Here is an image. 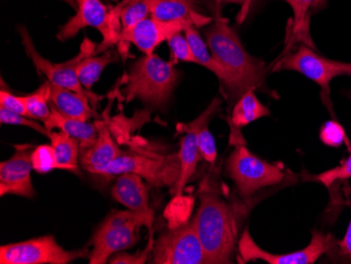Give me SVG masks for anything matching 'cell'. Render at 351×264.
Listing matches in <instances>:
<instances>
[{"mask_svg": "<svg viewBox=\"0 0 351 264\" xmlns=\"http://www.w3.org/2000/svg\"><path fill=\"white\" fill-rule=\"evenodd\" d=\"M154 239L153 234H151V238H149V244H147V248H145L143 251H139L136 253L135 255H129V254L121 253L117 254V255H113L108 260V263L112 264H143L149 259V253L153 252L154 250Z\"/></svg>", "mask_w": 351, "mask_h": 264, "instance_id": "35", "label": "cell"}, {"mask_svg": "<svg viewBox=\"0 0 351 264\" xmlns=\"http://www.w3.org/2000/svg\"><path fill=\"white\" fill-rule=\"evenodd\" d=\"M184 34L191 45V51L194 53L197 64L208 69L218 77L230 96V102L236 104L239 99L238 90L232 75L213 56L206 41L203 40L195 25H189L184 29Z\"/></svg>", "mask_w": 351, "mask_h": 264, "instance_id": "17", "label": "cell"}, {"mask_svg": "<svg viewBox=\"0 0 351 264\" xmlns=\"http://www.w3.org/2000/svg\"><path fill=\"white\" fill-rule=\"evenodd\" d=\"M88 251H66L52 235L43 236L0 248L1 264H68L86 258Z\"/></svg>", "mask_w": 351, "mask_h": 264, "instance_id": "9", "label": "cell"}, {"mask_svg": "<svg viewBox=\"0 0 351 264\" xmlns=\"http://www.w3.org/2000/svg\"><path fill=\"white\" fill-rule=\"evenodd\" d=\"M153 254L155 264H210L193 219L162 234Z\"/></svg>", "mask_w": 351, "mask_h": 264, "instance_id": "8", "label": "cell"}, {"mask_svg": "<svg viewBox=\"0 0 351 264\" xmlns=\"http://www.w3.org/2000/svg\"><path fill=\"white\" fill-rule=\"evenodd\" d=\"M0 121L3 124H14V125H23V127L29 128V129L35 130L43 135L50 137V132L47 131L45 124L41 125L38 122L27 117V116L21 115V114L13 113L7 108L0 106Z\"/></svg>", "mask_w": 351, "mask_h": 264, "instance_id": "32", "label": "cell"}, {"mask_svg": "<svg viewBox=\"0 0 351 264\" xmlns=\"http://www.w3.org/2000/svg\"><path fill=\"white\" fill-rule=\"evenodd\" d=\"M337 240L331 234L313 232L311 243L301 251L289 254H271L259 248L247 230H244L239 241V252L244 262L262 260L269 264H313L321 256L336 245Z\"/></svg>", "mask_w": 351, "mask_h": 264, "instance_id": "10", "label": "cell"}, {"mask_svg": "<svg viewBox=\"0 0 351 264\" xmlns=\"http://www.w3.org/2000/svg\"><path fill=\"white\" fill-rule=\"evenodd\" d=\"M51 145L54 147L57 161L64 171L79 173L78 160L80 156V143L76 138L64 132H51Z\"/></svg>", "mask_w": 351, "mask_h": 264, "instance_id": "23", "label": "cell"}, {"mask_svg": "<svg viewBox=\"0 0 351 264\" xmlns=\"http://www.w3.org/2000/svg\"><path fill=\"white\" fill-rule=\"evenodd\" d=\"M204 34L213 56L232 75L239 98L248 90H256L263 86L267 66L245 50L238 35L228 25V19L219 15L205 29Z\"/></svg>", "mask_w": 351, "mask_h": 264, "instance_id": "2", "label": "cell"}, {"mask_svg": "<svg viewBox=\"0 0 351 264\" xmlns=\"http://www.w3.org/2000/svg\"><path fill=\"white\" fill-rule=\"evenodd\" d=\"M320 139L328 147H339L344 143L349 147L348 138L345 133L344 128L335 120H330L324 123L320 131Z\"/></svg>", "mask_w": 351, "mask_h": 264, "instance_id": "30", "label": "cell"}, {"mask_svg": "<svg viewBox=\"0 0 351 264\" xmlns=\"http://www.w3.org/2000/svg\"><path fill=\"white\" fill-rule=\"evenodd\" d=\"M51 110L52 113L50 118L43 123L50 133L57 128L71 137L76 138L80 143V152L88 149L96 143L99 134L98 123H90L88 121L68 117L53 106H51Z\"/></svg>", "mask_w": 351, "mask_h": 264, "instance_id": "21", "label": "cell"}, {"mask_svg": "<svg viewBox=\"0 0 351 264\" xmlns=\"http://www.w3.org/2000/svg\"><path fill=\"white\" fill-rule=\"evenodd\" d=\"M252 1H254V0H214V3H216L217 5V9H218V13H220L221 7L224 5H228V3H236V5H241L242 10L240 11V13L238 14V17H237V21H238L239 23H242L245 21Z\"/></svg>", "mask_w": 351, "mask_h": 264, "instance_id": "38", "label": "cell"}, {"mask_svg": "<svg viewBox=\"0 0 351 264\" xmlns=\"http://www.w3.org/2000/svg\"><path fill=\"white\" fill-rule=\"evenodd\" d=\"M269 115V108L258 99L254 90H248L234 104L230 123L232 129L239 130L260 118Z\"/></svg>", "mask_w": 351, "mask_h": 264, "instance_id": "22", "label": "cell"}, {"mask_svg": "<svg viewBox=\"0 0 351 264\" xmlns=\"http://www.w3.org/2000/svg\"><path fill=\"white\" fill-rule=\"evenodd\" d=\"M278 68L304 75L322 88L327 98L331 80L339 76H351V64L324 58L305 45L300 47L293 54L284 57Z\"/></svg>", "mask_w": 351, "mask_h": 264, "instance_id": "11", "label": "cell"}, {"mask_svg": "<svg viewBox=\"0 0 351 264\" xmlns=\"http://www.w3.org/2000/svg\"><path fill=\"white\" fill-rule=\"evenodd\" d=\"M0 106L7 108L13 113L27 116V108L23 96H15L8 91L0 92Z\"/></svg>", "mask_w": 351, "mask_h": 264, "instance_id": "36", "label": "cell"}, {"mask_svg": "<svg viewBox=\"0 0 351 264\" xmlns=\"http://www.w3.org/2000/svg\"><path fill=\"white\" fill-rule=\"evenodd\" d=\"M77 13L66 25H63L57 33V39L69 40L78 34L80 29L86 27L98 29L104 37V41L98 47L96 53L104 52L108 47L118 43V35L110 23V11L101 3V0H76Z\"/></svg>", "mask_w": 351, "mask_h": 264, "instance_id": "12", "label": "cell"}, {"mask_svg": "<svg viewBox=\"0 0 351 264\" xmlns=\"http://www.w3.org/2000/svg\"><path fill=\"white\" fill-rule=\"evenodd\" d=\"M34 149L31 145H17L13 156L0 163V196L9 194L27 198L34 196L31 178L32 153Z\"/></svg>", "mask_w": 351, "mask_h": 264, "instance_id": "15", "label": "cell"}, {"mask_svg": "<svg viewBox=\"0 0 351 264\" xmlns=\"http://www.w3.org/2000/svg\"><path fill=\"white\" fill-rule=\"evenodd\" d=\"M51 106L57 108L63 115L74 119L88 121L93 118H99L97 112L90 106V98L74 91L61 88L50 82Z\"/></svg>", "mask_w": 351, "mask_h": 264, "instance_id": "20", "label": "cell"}, {"mask_svg": "<svg viewBox=\"0 0 351 264\" xmlns=\"http://www.w3.org/2000/svg\"><path fill=\"white\" fill-rule=\"evenodd\" d=\"M291 5L293 11V36L304 41L311 48H315L313 40L309 36V10L313 9L315 0H283Z\"/></svg>", "mask_w": 351, "mask_h": 264, "instance_id": "26", "label": "cell"}, {"mask_svg": "<svg viewBox=\"0 0 351 264\" xmlns=\"http://www.w3.org/2000/svg\"><path fill=\"white\" fill-rule=\"evenodd\" d=\"M119 5L121 29L133 27L151 15L149 0H123Z\"/></svg>", "mask_w": 351, "mask_h": 264, "instance_id": "27", "label": "cell"}, {"mask_svg": "<svg viewBox=\"0 0 351 264\" xmlns=\"http://www.w3.org/2000/svg\"><path fill=\"white\" fill-rule=\"evenodd\" d=\"M153 224L147 217L133 211L110 213L94 234L90 263H108L112 256L135 245L141 226L152 230Z\"/></svg>", "mask_w": 351, "mask_h": 264, "instance_id": "4", "label": "cell"}, {"mask_svg": "<svg viewBox=\"0 0 351 264\" xmlns=\"http://www.w3.org/2000/svg\"><path fill=\"white\" fill-rule=\"evenodd\" d=\"M167 43H169V49H171V61L175 62L177 60H181L185 61V62L197 64L191 45H189L186 37H185V35H182V33L173 35L167 40Z\"/></svg>", "mask_w": 351, "mask_h": 264, "instance_id": "31", "label": "cell"}, {"mask_svg": "<svg viewBox=\"0 0 351 264\" xmlns=\"http://www.w3.org/2000/svg\"><path fill=\"white\" fill-rule=\"evenodd\" d=\"M50 82L43 84L38 90L29 95L23 96L27 108V117L40 120L45 123L50 118L52 110L47 102H50Z\"/></svg>", "mask_w": 351, "mask_h": 264, "instance_id": "25", "label": "cell"}, {"mask_svg": "<svg viewBox=\"0 0 351 264\" xmlns=\"http://www.w3.org/2000/svg\"><path fill=\"white\" fill-rule=\"evenodd\" d=\"M332 250H336L339 259L345 262H351V219L344 238L341 241L337 240L336 245Z\"/></svg>", "mask_w": 351, "mask_h": 264, "instance_id": "37", "label": "cell"}, {"mask_svg": "<svg viewBox=\"0 0 351 264\" xmlns=\"http://www.w3.org/2000/svg\"><path fill=\"white\" fill-rule=\"evenodd\" d=\"M327 0H315L313 5V11H321L326 5Z\"/></svg>", "mask_w": 351, "mask_h": 264, "instance_id": "39", "label": "cell"}, {"mask_svg": "<svg viewBox=\"0 0 351 264\" xmlns=\"http://www.w3.org/2000/svg\"><path fill=\"white\" fill-rule=\"evenodd\" d=\"M179 78L180 72L173 61L163 60L156 54L145 55L132 64L123 90L124 98L126 102L139 98L153 108H163Z\"/></svg>", "mask_w": 351, "mask_h": 264, "instance_id": "3", "label": "cell"}, {"mask_svg": "<svg viewBox=\"0 0 351 264\" xmlns=\"http://www.w3.org/2000/svg\"><path fill=\"white\" fill-rule=\"evenodd\" d=\"M97 123L99 129L97 141L92 147L80 152L79 156L82 167L92 174L123 153L110 136L108 122L99 121Z\"/></svg>", "mask_w": 351, "mask_h": 264, "instance_id": "19", "label": "cell"}, {"mask_svg": "<svg viewBox=\"0 0 351 264\" xmlns=\"http://www.w3.org/2000/svg\"><path fill=\"white\" fill-rule=\"evenodd\" d=\"M200 208L193 218L210 264L232 263L237 246V222L218 189L205 179L199 192Z\"/></svg>", "mask_w": 351, "mask_h": 264, "instance_id": "1", "label": "cell"}, {"mask_svg": "<svg viewBox=\"0 0 351 264\" xmlns=\"http://www.w3.org/2000/svg\"><path fill=\"white\" fill-rule=\"evenodd\" d=\"M134 173L142 178L147 179L149 184L156 188L173 187L178 183L181 174L179 154L162 155H147V154L122 153L117 158L110 161L106 167L95 171L93 174L101 176H116V175ZM175 187V189H176Z\"/></svg>", "mask_w": 351, "mask_h": 264, "instance_id": "5", "label": "cell"}, {"mask_svg": "<svg viewBox=\"0 0 351 264\" xmlns=\"http://www.w3.org/2000/svg\"><path fill=\"white\" fill-rule=\"evenodd\" d=\"M19 35L21 37L23 48H25V54L33 61V64L36 67L38 72L43 73L47 77V80L61 86V88H68V90L74 91V92L82 94V95L88 96L90 98L92 106H97L99 101V96L96 95L90 91L86 90L82 84L79 82L77 77L76 66L80 59L86 57L92 56L96 54L94 43L84 39V43L82 45V52L74 59L63 62V64H52L50 60L43 58L38 51L35 48L34 43L32 40L31 35L25 25H21L19 27Z\"/></svg>", "mask_w": 351, "mask_h": 264, "instance_id": "7", "label": "cell"}, {"mask_svg": "<svg viewBox=\"0 0 351 264\" xmlns=\"http://www.w3.org/2000/svg\"><path fill=\"white\" fill-rule=\"evenodd\" d=\"M32 165L33 169L40 174L51 172L53 169H63L62 165L57 161L52 145H43L35 147L32 153Z\"/></svg>", "mask_w": 351, "mask_h": 264, "instance_id": "29", "label": "cell"}, {"mask_svg": "<svg viewBox=\"0 0 351 264\" xmlns=\"http://www.w3.org/2000/svg\"><path fill=\"white\" fill-rule=\"evenodd\" d=\"M191 23L185 21H162L147 17L130 29H121L118 43H133L145 55L154 54L158 45L169 40L173 35L184 32Z\"/></svg>", "mask_w": 351, "mask_h": 264, "instance_id": "13", "label": "cell"}, {"mask_svg": "<svg viewBox=\"0 0 351 264\" xmlns=\"http://www.w3.org/2000/svg\"><path fill=\"white\" fill-rule=\"evenodd\" d=\"M112 195L119 204L139 213L154 222V211L149 206V191L142 177L134 173L120 175L112 189Z\"/></svg>", "mask_w": 351, "mask_h": 264, "instance_id": "16", "label": "cell"}, {"mask_svg": "<svg viewBox=\"0 0 351 264\" xmlns=\"http://www.w3.org/2000/svg\"><path fill=\"white\" fill-rule=\"evenodd\" d=\"M351 178V155L343 161L340 167L329 169L327 172L317 175L315 177V180L320 181L325 187L329 188L337 180H344V179Z\"/></svg>", "mask_w": 351, "mask_h": 264, "instance_id": "34", "label": "cell"}, {"mask_svg": "<svg viewBox=\"0 0 351 264\" xmlns=\"http://www.w3.org/2000/svg\"><path fill=\"white\" fill-rule=\"evenodd\" d=\"M115 61H117V54L114 51H106L100 56H88L80 59L76 66L79 82L86 90H92V86L95 82H98L104 68Z\"/></svg>", "mask_w": 351, "mask_h": 264, "instance_id": "24", "label": "cell"}, {"mask_svg": "<svg viewBox=\"0 0 351 264\" xmlns=\"http://www.w3.org/2000/svg\"><path fill=\"white\" fill-rule=\"evenodd\" d=\"M198 145L201 156L207 163L214 165L217 158L216 141H215L214 136L208 130V124H205L204 127L199 132Z\"/></svg>", "mask_w": 351, "mask_h": 264, "instance_id": "33", "label": "cell"}, {"mask_svg": "<svg viewBox=\"0 0 351 264\" xmlns=\"http://www.w3.org/2000/svg\"><path fill=\"white\" fill-rule=\"evenodd\" d=\"M151 17L162 21H185L196 27L212 23L210 17L199 13L195 0H149Z\"/></svg>", "mask_w": 351, "mask_h": 264, "instance_id": "18", "label": "cell"}, {"mask_svg": "<svg viewBox=\"0 0 351 264\" xmlns=\"http://www.w3.org/2000/svg\"><path fill=\"white\" fill-rule=\"evenodd\" d=\"M194 206V199L177 195L165 210V217L169 219V228H175L187 224Z\"/></svg>", "mask_w": 351, "mask_h": 264, "instance_id": "28", "label": "cell"}, {"mask_svg": "<svg viewBox=\"0 0 351 264\" xmlns=\"http://www.w3.org/2000/svg\"><path fill=\"white\" fill-rule=\"evenodd\" d=\"M228 173L246 201L258 191L279 184L285 177L279 167L254 156L243 145H238L228 157Z\"/></svg>", "mask_w": 351, "mask_h": 264, "instance_id": "6", "label": "cell"}, {"mask_svg": "<svg viewBox=\"0 0 351 264\" xmlns=\"http://www.w3.org/2000/svg\"><path fill=\"white\" fill-rule=\"evenodd\" d=\"M221 100L215 98L210 106L199 116L194 121L189 123H179L177 125L178 133H186V135L181 139L180 151H179V159H180L181 174L177 187H176V195L182 194L185 184L191 176L196 172L197 165L200 160V152H199L198 135L200 130L205 124H208L210 118L219 110Z\"/></svg>", "mask_w": 351, "mask_h": 264, "instance_id": "14", "label": "cell"}]
</instances>
